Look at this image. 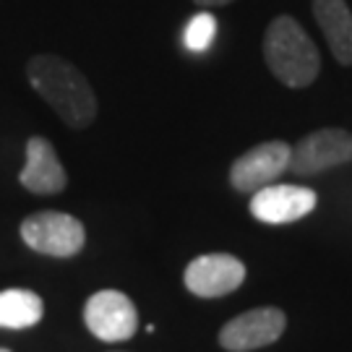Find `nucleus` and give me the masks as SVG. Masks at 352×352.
<instances>
[{"instance_id":"7ed1b4c3","label":"nucleus","mask_w":352,"mask_h":352,"mask_svg":"<svg viewBox=\"0 0 352 352\" xmlns=\"http://www.w3.org/2000/svg\"><path fill=\"white\" fill-rule=\"evenodd\" d=\"M21 238L32 251L52 258H71L84 248L87 230L63 212H37L21 222Z\"/></svg>"},{"instance_id":"39448f33","label":"nucleus","mask_w":352,"mask_h":352,"mask_svg":"<svg viewBox=\"0 0 352 352\" xmlns=\"http://www.w3.org/2000/svg\"><path fill=\"white\" fill-rule=\"evenodd\" d=\"M285 329L287 316L279 308H253L248 314H240L232 321H227L219 331V344L227 352H251L274 344L285 334Z\"/></svg>"},{"instance_id":"423d86ee","label":"nucleus","mask_w":352,"mask_h":352,"mask_svg":"<svg viewBox=\"0 0 352 352\" xmlns=\"http://www.w3.org/2000/svg\"><path fill=\"white\" fill-rule=\"evenodd\" d=\"M352 162V133L342 128H324L289 151V167L295 175H316L331 167Z\"/></svg>"},{"instance_id":"1a4fd4ad","label":"nucleus","mask_w":352,"mask_h":352,"mask_svg":"<svg viewBox=\"0 0 352 352\" xmlns=\"http://www.w3.org/2000/svg\"><path fill=\"white\" fill-rule=\"evenodd\" d=\"M316 193L305 186H266L251 199V214L266 225H289L316 209Z\"/></svg>"},{"instance_id":"0eeeda50","label":"nucleus","mask_w":352,"mask_h":352,"mask_svg":"<svg viewBox=\"0 0 352 352\" xmlns=\"http://www.w3.org/2000/svg\"><path fill=\"white\" fill-rule=\"evenodd\" d=\"M289 146L285 141H266L240 154L230 170V183L240 193H256L277 180L289 167Z\"/></svg>"},{"instance_id":"9d476101","label":"nucleus","mask_w":352,"mask_h":352,"mask_svg":"<svg viewBox=\"0 0 352 352\" xmlns=\"http://www.w3.org/2000/svg\"><path fill=\"white\" fill-rule=\"evenodd\" d=\"M19 180L26 190L39 193V196L60 193L65 188L68 175H65L63 164L58 160L55 146L50 141L42 139V136H32L26 141V162Z\"/></svg>"},{"instance_id":"9b49d317","label":"nucleus","mask_w":352,"mask_h":352,"mask_svg":"<svg viewBox=\"0 0 352 352\" xmlns=\"http://www.w3.org/2000/svg\"><path fill=\"white\" fill-rule=\"evenodd\" d=\"M316 24L321 26L337 63L352 65V11L344 0H314Z\"/></svg>"},{"instance_id":"20e7f679","label":"nucleus","mask_w":352,"mask_h":352,"mask_svg":"<svg viewBox=\"0 0 352 352\" xmlns=\"http://www.w3.org/2000/svg\"><path fill=\"white\" fill-rule=\"evenodd\" d=\"M84 324L102 342H126L136 334L139 314L128 295L118 289H100L87 300Z\"/></svg>"},{"instance_id":"f8f14e48","label":"nucleus","mask_w":352,"mask_h":352,"mask_svg":"<svg viewBox=\"0 0 352 352\" xmlns=\"http://www.w3.org/2000/svg\"><path fill=\"white\" fill-rule=\"evenodd\" d=\"M45 316V302L32 289H3L0 292V327L26 329Z\"/></svg>"},{"instance_id":"f257e3e1","label":"nucleus","mask_w":352,"mask_h":352,"mask_svg":"<svg viewBox=\"0 0 352 352\" xmlns=\"http://www.w3.org/2000/svg\"><path fill=\"white\" fill-rule=\"evenodd\" d=\"M29 84L60 115L65 126L87 128L97 118V97L87 76L58 55H34L26 65Z\"/></svg>"},{"instance_id":"6e6552de","label":"nucleus","mask_w":352,"mask_h":352,"mask_svg":"<svg viewBox=\"0 0 352 352\" xmlns=\"http://www.w3.org/2000/svg\"><path fill=\"white\" fill-rule=\"evenodd\" d=\"M245 266L230 253L199 256L186 266V287L199 298H222L243 285Z\"/></svg>"},{"instance_id":"ddd939ff","label":"nucleus","mask_w":352,"mask_h":352,"mask_svg":"<svg viewBox=\"0 0 352 352\" xmlns=\"http://www.w3.org/2000/svg\"><path fill=\"white\" fill-rule=\"evenodd\" d=\"M214 37H217V19L212 13H196L183 32V45L190 52H204L212 47Z\"/></svg>"},{"instance_id":"f03ea898","label":"nucleus","mask_w":352,"mask_h":352,"mask_svg":"<svg viewBox=\"0 0 352 352\" xmlns=\"http://www.w3.org/2000/svg\"><path fill=\"white\" fill-rule=\"evenodd\" d=\"M264 58L269 71L285 87L292 89L314 84L321 71L318 47L292 16H279L269 24L264 37Z\"/></svg>"},{"instance_id":"4468645a","label":"nucleus","mask_w":352,"mask_h":352,"mask_svg":"<svg viewBox=\"0 0 352 352\" xmlns=\"http://www.w3.org/2000/svg\"><path fill=\"white\" fill-rule=\"evenodd\" d=\"M201 8H214V6H227V3H232V0H196Z\"/></svg>"},{"instance_id":"2eb2a0df","label":"nucleus","mask_w":352,"mask_h":352,"mask_svg":"<svg viewBox=\"0 0 352 352\" xmlns=\"http://www.w3.org/2000/svg\"><path fill=\"white\" fill-rule=\"evenodd\" d=\"M0 352H8V350H0Z\"/></svg>"}]
</instances>
